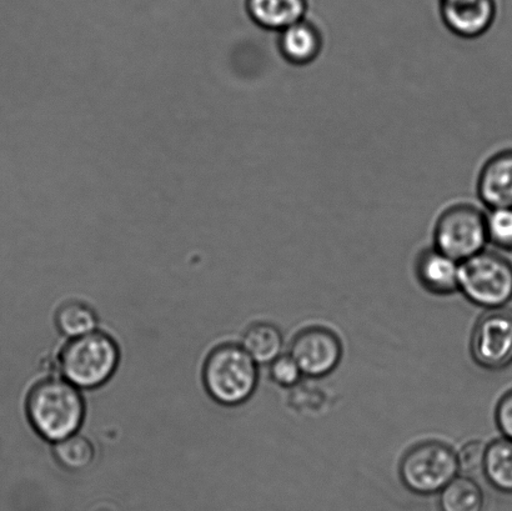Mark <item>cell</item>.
<instances>
[{"instance_id": "6da1fadb", "label": "cell", "mask_w": 512, "mask_h": 511, "mask_svg": "<svg viewBox=\"0 0 512 511\" xmlns=\"http://www.w3.org/2000/svg\"><path fill=\"white\" fill-rule=\"evenodd\" d=\"M27 414L35 432L55 444L77 434L85 417V403L78 388L67 380L48 379L30 392Z\"/></svg>"}, {"instance_id": "7a4b0ae2", "label": "cell", "mask_w": 512, "mask_h": 511, "mask_svg": "<svg viewBox=\"0 0 512 511\" xmlns=\"http://www.w3.org/2000/svg\"><path fill=\"white\" fill-rule=\"evenodd\" d=\"M203 379L215 402L235 407L252 398L258 387V364L243 347L225 344L209 355Z\"/></svg>"}, {"instance_id": "3957f363", "label": "cell", "mask_w": 512, "mask_h": 511, "mask_svg": "<svg viewBox=\"0 0 512 511\" xmlns=\"http://www.w3.org/2000/svg\"><path fill=\"white\" fill-rule=\"evenodd\" d=\"M120 353L109 335L97 332L75 338L65 345L59 358L60 373L78 389L102 387L118 368Z\"/></svg>"}, {"instance_id": "277c9868", "label": "cell", "mask_w": 512, "mask_h": 511, "mask_svg": "<svg viewBox=\"0 0 512 511\" xmlns=\"http://www.w3.org/2000/svg\"><path fill=\"white\" fill-rule=\"evenodd\" d=\"M459 290L479 307L504 308L512 300V264L483 250L460 263Z\"/></svg>"}, {"instance_id": "5b68a950", "label": "cell", "mask_w": 512, "mask_h": 511, "mask_svg": "<svg viewBox=\"0 0 512 511\" xmlns=\"http://www.w3.org/2000/svg\"><path fill=\"white\" fill-rule=\"evenodd\" d=\"M459 472L458 454L436 440L415 445L400 463L401 482L419 495L440 493Z\"/></svg>"}, {"instance_id": "8992f818", "label": "cell", "mask_w": 512, "mask_h": 511, "mask_svg": "<svg viewBox=\"0 0 512 511\" xmlns=\"http://www.w3.org/2000/svg\"><path fill=\"white\" fill-rule=\"evenodd\" d=\"M435 248L459 263L483 252L488 240L486 214L475 205L455 204L435 225Z\"/></svg>"}, {"instance_id": "52a82bcc", "label": "cell", "mask_w": 512, "mask_h": 511, "mask_svg": "<svg viewBox=\"0 0 512 511\" xmlns=\"http://www.w3.org/2000/svg\"><path fill=\"white\" fill-rule=\"evenodd\" d=\"M471 355L481 368L503 370L512 364V309H488L476 323Z\"/></svg>"}, {"instance_id": "ba28073f", "label": "cell", "mask_w": 512, "mask_h": 511, "mask_svg": "<svg viewBox=\"0 0 512 511\" xmlns=\"http://www.w3.org/2000/svg\"><path fill=\"white\" fill-rule=\"evenodd\" d=\"M291 357L301 372L311 378H324L339 367L343 345L338 335L325 328H309L300 332L291 343Z\"/></svg>"}, {"instance_id": "9c48e42d", "label": "cell", "mask_w": 512, "mask_h": 511, "mask_svg": "<svg viewBox=\"0 0 512 511\" xmlns=\"http://www.w3.org/2000/svg\"><path fill=\"white\" fill-rule=\"evenodd\" d=\"M439 13L445 27L464 39H476L493 27L496 0H438Z\"/></svg>"}, {"instance_id": "30bf717a", "label": "cell", "mask_w": 512, "mask_h": 511, "mask_svg": "<svg viewBox=\"0 0 512 511\" xmlns=\"http://www.w3.org/2000/svg\"><path fill=\"white\" fill-rule=\"evenodd\" d=\"M478 194L489 209L512 208V149L496 153L485 163Z\"/></svg>"}, {"instance_id": "8fae6325", "label": "cell", "mask_w": 512, "mask_h": 511, "mask_svg": "<svg viewBox=\"0 0 512 511\" xmlns=\"http://www.w3.org/2000/svg\"><path fill=\"white\" fill-rule=\"evenodd\" d=\"M416 274L430 293L450 295L459 290L460 263L436 248L420 254Z\"/></svg>"}, {"instance_id": "7c38bea8", "label": "cell", "mask_w": 512, "mask_h": 511, "mask_svg": "<svg viewBox=\"0 0 512 511\" xmlns=\"http://www.w3.org/2000/svg\"><path fill=\"white\" fill-rule=\"evenodd\" d=\"M279 50L286 62L303 67L319 57L323 50V35L314 23L301 19L281 30Z\"/></svg>"}, {"instance_id": "4fadbf2b", "label": "cell", "mask_w": 512, "mask_h": 511, "mask_svg": "<svg viewBox=\"0 0 512 511\" xmlns=\"http://www.w3.org/2000/svg\"><path fill=\"white\" fill-rule=\"evenodd\" d=\"M247 10L260 28L281 32L305 18L308 0H247Z\"/></svg>"}, {"instance_id": "5bb4252c", "label": "cell", "mask_w": 512, "mask_h": 511, "mask_svg": "<svg viewBox=\"0 0 512 511\" xmlns=\"http://www.w3.org/2000/svg\"><path fill=\"white\" fill-rule=\"evenodd\" d=\"M284 339L278 327L269 323L252 325L245 332L242 347L256 364H271L281 355Z\"/></svg>"}, {"instance_id": "9a60e30c", "label": "cell", "mask_w": 512, "mask_h": 511, "mask_svg": "<svg viewBox=\"0 0 512 511\" xmlns=\"http://www.w3.org/2000/svg\"><path fill=\"white\" fill-rule=\"evenodd\" d=\"M483 473L496 490L512 494V440L498 439L486 447Z\"/></svg>"}, {"instance_id": "2e32d148", "label": "cell", "mask_w": 512, "mask_h": 511, "mask_svg": "<svg viewBox=\"0 0 512 511\" xmlns=\"http://www.w3.org/2000/svg\"><path fill=\"white\" fill-rule=\"evenodd\" d=\"M440 493L441 511H484L483 489L468 475L451 480Z\"/></svg>"}, {"instance_id": "e0dca14e", "label": "cell", "mask_w": 512, "mask_h": 511, "mask_svg": "<svg viewBox=\"0 0 512 511\" xmlns=\"http://www.w3.org/2000/svg\"><path fill=\"white\" fill-rule=\"evenodd\" d=\"M58 329L65 337L75 339L95 332L98 318L89 305L80 302H69L58 310Z\"/></svg>"}, {"instance_id": "ac0fdd59", "label": "cell", "mask_w": 512, "mask_h": 511, "mask_svg": "<svg viewBox=\"0 0 512 511\" xmlns=\"http://www.w3.org/2000/svg\"><path fill=\"white\" fill-rule=\"evenodd\" d=\"M53 453L58 463L72 472L88 468L95 457L92 443L77 434L55 443Z\"/></svg>"}, {"instance_id": "d6986e66", "label": "cell", "mask_w": 512, "mask_h": 511, "mask_svg": "<svg viewBox=\"0 0 512 511\" xmlns=\"http://www.w3.org/2000/svg\"><path fill=\"white\" fill-rule=\"evenodd\" d=\"M488 240L496 248L512 252V208L490 209L486 214Z\"/></svg>"}, {"instance_id": "ffe728a7", "label": "cell", "mask_w": 512, "mask_h": 511, "mask_svg": "<svg viewBox=\"0 0 512 511\" xmlns=\"http://www.w3.org/2000/svg\"><path fill=\"white\" fill-rule=\"evenodd\" d=\"M303 372L290 354L280 355L270 367V377L273 382L284 388H293L299 384Z\"/></svg>"}, {"instance_id": "44dd1931", "label": "cell", "mask_w": 512, "mask_h": 511, "mask_svg": "<svg viewBox=\"0 0 512 511\" xmlns=\"http://www.w3.org/2000/svg\"><path fill=\"white\" fill-rule=\"evenodd\" d=\"M486 447L488 445L479 440L469 442L458 453L459 469L465 474L483 472Z\"/></svg>"}, {"instance_id": "7402d4cb", "label": "cell", "mask_w": 512, "mask_h": 511, "mask_svg": "<svg viewBox=\"0 0 512 511\" xmlns=\"http://www.w3.org/2000/svg\"><path fill=\"white\" fill-rule=\"evenodd\" d=\"M495 417L504 438L512 440V390L501 398Z\"/></svg>"}]
</instances>
